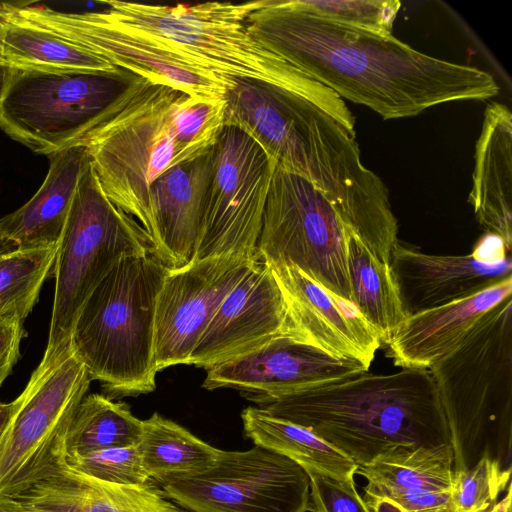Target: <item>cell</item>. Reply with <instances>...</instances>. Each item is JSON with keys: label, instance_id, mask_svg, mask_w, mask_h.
I'll return each instance as SVG.
<instances>
[{"label": "cell", "instance_id": "cell-39", "mask_svg": "<svg viewBox=\"0 0 512 512\" xmlns=\"http://www.w3.org/2000/svg\"><path fill=\"white\" fill-rule=\"evenodd\" d=\"M14 402H0V436L11 416V413L13 411Z\"/></svg>", "mask_w": 512, "mask_h": 512}, {"label": "cell", "instance_id": "cell-37", "mask_svg": "<svg viewBox=\"0 0 512 512\" xmlns=\"http://www.w3.org/2000/svg\"><path fill=\"white\" fill-rule=\"evenodd\" d=\"M12 12V2H0V98L10 72V66L7 64L3 54V35L5 25L8 22Z\"/></svg>", "mask_w": 512, "mask_h": 512}, {"label": "cell", "instance_id": "cell-12", "mask_svg": "<svg viewBox=\"0 0 512 512\" xmlns=\"http://www.w3.org/2000/svg\"><path fill=\"white\" fill-rule=\"evenodd\" d=\"M212 170L191 262L254 258L277 162L245 130L224 125L211 148Z\"/></svg>", "mask_w": 512, "mask_h": 512}, {"label": "cell", "instance_id": "cell-7", "mask_svg": "<svg viewBox=\"0 0 512 512\" xmlns=\"http://www.w3.org/2000/svg\"><path fill=\"white\" fill-rule=\"evenodd\" d=\"M168 269L153 251L124 258L75 321L70 349L111 395L137 396L156 387L155 308Z\"/></svg>", "mask_w": 512, "mask_h": 512}, {"label": "cell", "instance_id": "cell-1", "mask_svg": "<svg viewBox=\"0 0 512 512\" xmlns=\"http://www.w3.org/2000/svg\"><path fill=\"white\" fill-rule=\"evenodd\" d=\"M246 23L255 38L340 98L364 105L384 120L499 93L495 78L484 70L424 54L393 34L383 36L321 20L292 0H265Z\"/></svg>", "mask_w": 512, "mask_h": 512}, {"label": "cell", "instance_id": "cell-13", "mask_svg": "<svg viewBox=\"0 0 512 512\" xmlns=\"http://www.w3.org/2000/svg\"><path fill=\"white\" fill-rule=\"evenodd\" d=\"M161 487L169 499L192 512H308L310 505L305 470L259 445L221 450L205 471Z\"/></svg>", "mask_w": 512, "mask_h": 512}, {"label": "cell", "instance_id": "cell-32", "mask_svg": "<svg viewBox=\"0 0 512 512\" xmlns=\"http://www.w3.org/2000/svg\"><path fill=\"white\" fill-rule=\"evenodd\" d=\"M302 11L321 20L378 35H392L401 7L398 0H292Z\"/></svg>", "mask_w": 512, "mask_h": 512}, {"label": "cell", "instance_id": "cell-5", "mask_svg": "<svg viewBox=\"0 0 512 512\" xmlns=\"http://www.w3.org/2000/svg\"><path fill=\"white\" fill-rule=\"evenodd\" d=\"M265 0L152 5L104 1L105 15L184 61L229 84L258 81L301 95L350 131L355 117L344 100L271 45L255 38L248 16Z\"/></svg>", "mask_w": 512, "mask_h": 512}, {"label": "cell", "instance_id": "cell-10", "mask_svg": "<svg viewBox=\"0 0 512 512\" xmlns=\"http://www.w3.org/2000/svg\"><path fill=\"white\" fill-rule=\"evenodd\" d=\"M91 377L68 351L41 359L0 436V495L11 496L65 460V438Z\"/></svg>", "mask_w": 512, "mask_h": 512}, {"label": "cell", "instance_id": "cell-16", "mask_svg": "<svg viewBox=\"0 0 512 512\" xmlns=\"http://www.w3.org/2000/svg\"><path fill=\"white\" fill-rule=\"evenodd\" d=\"M367 371L357 361L334 357L286 334L207 369L203 387L235 389L262 406L280 397Z\"/></svg>", "mask_w": 512, "mask_h": 512}, {"label": "cell", "instance_id": "cell-24", "mask_svg": "<svg viewBox=\"0 0 512 512\" xmlns=\"http://www.w3.org/2000/svg\"><path fill=\"white\" fill-rule=\"evenodd\" d=\"M47 175L24 205L0 218L2 247L34 250L57 247L79 179L90 163L84 145L48 156Z\"/></svg>", "mask_w": 512, "mask_h": 512}, {"label": "cell", "instance_id": "cell-8", "mask_svg": "<svg viewBox=\"0 0 512 512\" xmlns=\"http://www.w3.org/2000/svg\"><path fill=\"white\" fill-rule=\"evenodd\" d=\"M151 251L144 229L107 198L90 162L77 184L57 247L53 307L42 359L53 360L70 351L81 308L121 260Z\"/></svg>", "mask_w": 512, "mask_h": 512}, {"label": "cell", "instance_id": "cell-2", "mask_svg": "<svg viewBox=\"0 0 512 512\" xmlns=\"http://www.w3.org/2000/svg\"><path fill=\"white\" fill-rule=\"evenodd\" d=\"M224 125L245 130L284 169L331 204L345 227L381 261L398 242V223L381 178L364 166L355 132L311 100L236 79L225 95Z\"/></svg>", "mask_w": 512, "mask_h": 512}, {"label": "cell", "instance_id": "cell-3", "mask_svg": "<svg viewBox=\"0 0 512 512\" xmlns=\"http://www.w3.org/2000/svg\"><path fill=\"white\" fill-rule=\"evenodd\" d=\"M225 106V99L196 98L136 75L81 144L104 194L148 237L151 185L212 148L224 126Z\"/></svg>", "mask_w": 512, "mask_h": 512}, {"label": "cell", "instance_id": "cell-26", "mask_svg": "<svg viewBox=\"0 0 512 512\" xmlns=\"http://www.w3.org/2000/svg\"><path fill=\"white\" fill-rule=\"evenodd\" d=\"M244 433L259 445L279 453L307 471L339 479L354 478L357 465L348 456L311 430L276 417L261 407H247L241 413Z\"/></svg>", "mask_w": 512, "mask_h": 512}, {"label": "cell", "instance_id": "cell-9", "mask_svg": "<svg viewBox=\"0 0 512 512\" xmlns=\"http://www.w3.org/2000/svg\"><path fill=\"white\" fill-rule=\"evenodd\" d=\"M136 75L10 67L0 98V129L35 153L81 145Z\"/></svg>", "mask_w": 512, "mask_h": 512}, {"label": "cell", "instance_id": "cell-41", "mask_svg": "<svg viewBox=\"0 0 512 512\" xmlns=\"http://www.w3.org/2000/svg\"><path fill=\"white\" fill-rule=\"evenodd\" d=\"M3 241H2V238H1V235H0V246L2 245Z\"/></svg>", "mask_w": 512, "mask_h": 512}, {"label": "cell", "instance_id": "cell-6", "mask_svg": "<svg viewBox=\"0 0 512 512\" xmlns=\"http://www.w3.org/2000/svg\"><path fill=\"white\" fill-rule=\"evenodd\" d=\"M428 370L447 421L453 470L484 456L512 468V297Z\"/></svg>", "mask_w": 512, "mask_h": 512}, {"label": "cell", "instance_id": "cell-11", "mask_svg": "<svg viewBox=\"0 0 512 512\" xmlns=\"http://www.w3.org/2000/svg\"><path fill=\"white\" fill-rule=\"evenodd\" d=\"M346 237L347 228L326 197L276 164L257 243L259 256L268 265H293L352 302Z\"/></svg>", "mask_w": 512, "mask_h": 512}, {"label": "cell", "instance_id": "cell-22", "mask_svg": "<svg viewBox=\"0 0 512 512\" xmlns=\"http://www.w3.org/2000/svg\"><path fill=\"white\" fill-rule=\"evenodd\" d=\"M211 170L210 149L199 158L166 171L149 189L152 251L170 269L192 260Z\"/></svg>", "mask_w": 512, "mask_h": 512}, {"label": "cell", "instance_id": "cell-34", "mask_svg": "<svg viewBox=\"0 0 512 512\" xmlns=\"http://www.w3.org/2000/svg\"><path fill=\"white\" fill-rule=\"evenodd\" d=\"M65 461L71 469L108 483L144 485L152 482L143 467L137 444L66 456Z\"/></svg>", "mask_w": 512, "mask_h": 512}, {"label": "cell", "instance_id": "cell-18", "mask_svg": "<svg viewBox=\"0 0 512 512\" xmlns=\"http://www.w3.org/2000/svg\"><path fill=\"white\" fill-rule=\"evenodd\" d=\"M286 334L296 336L286 302L271 267L259 256L220 304L189 365L207 370Z\"/></svg>", "mask_w": 512, "mask_h": 512}, {"label": "cell", "instance_id": "cell-38", "mask_svg": "<svg viewBox=\"0 0 512 512\" xmlns=\"http://www.w3.org/2000/svg\"><path fill=\"white\" fill-rule=\"evenodd\" d=\"M510 486L507 491L504 493V496L499 499L495 504H493L488 510L485 512H512V493Z\"/></svg>", "mask_w": 512, "mask_h": 512}, {"label": "cell", "instance_id": "cell-35", "mask_svg": "<svg viewBox=\"0 0 512 512\" xmlns=\"http://www.w3.org/2000/svg\"><path fill=\"white\" fill-rule=\"evenodd\" d=\"M310 486L309 512H371L358 493L354 478L339 479L306 472Z\"/></svg>", "mask_w": 512, "mask_h": 512}, {"label": "cell", "instance_id": "cell-25", "mask_svg": "<svg viewBox=\"0 0 512 512\" xmlns=\"http://www.w3.org/2000/svg\"><path fill=\"white\" fill-rule=\"evenodd\" d=\"M469 202L485 233L512 246V114L500 103L489 104L475 145Z\"/></svg>", "mask_w": 512, "mask_h": 512}, {"label": "cell", "instance_id": "cell-31", "mask_svg": "<svg viewBox=\"0 0 512 512\" xmlns=\"http://www.w3.org/2000/svg\"><path fill=\"white\" fill-rule=\"evenodd\" d=\"M57 247L34 250L0 247V316L27 318L44 282L52 275Z\"/></svg>", "mask_w": 512, "mask_h": 512}, {"label": "cell", "instance_id": "cell-14", "mask_svg": "<svg viewBox=\"0 0 512 512\" xmlns=\"http://www.w3.org/2000/svg\"><path fill=\"white\" fill-rule=\"evenodd\" d=\"M11 17L49 30L116 67L196 98L225 99L226 92L235 85L163 50L117 24L102 10L67 12L40 2H13Z\"/></svg>", "mask_w": 512, "mask_h": 512}, {"label": "cell", "instance_id": "cell-17", "mask_svg": "<svg viewBox=\"0 0 512 512\" xmlns=\"http://www.w3.org/2000/svg\"><path fill=\"white\" fill-rule=\"evenodd\" d=\"M389 266L406 317L461 300L512 277L510 251L497 235L485 233L472 253L442 256L399 242Z\"/></svg>", "mask_w": 512, "mask_h": 512}, {"label": "cell", "instance_id": "cell-28", "mask_svg": "<svg viewBox=\"0 0 512 512\" xmlns=\"http://www.w3.org/2000/svg\"><path fill=\"white\" fill-rule=\"evenodd\" d=\"M142 423L137 445L143 467L150 479L161 486L205 471L222 450L157 412Z\"/></svg>", "mask_w": 512, "mask_h": 512}, {"label": "cell", "instance_id": "cell-36", "mask_svg": "<svg viewBox=\"0 0 512 512\" xmlns=\"http://www.w3.org/2000/svg\"><path fill=\"white\" fill-rule=\"evenodd\" d=\"M24 336V320L0 316V387L20 357V344Z\"/></svg>", "mask_w": 512, "mask_h": 512}, {"label": "cell", "instance_id": "cell-15", "mask_svg": "<svg viewBox=\"0 0 512 512\" xmlns=\"http://www.w3.org/2000/svg\"><path fill=\"white\" fill-rule=\"evenodd\" d=\"M254 258H208L168 269L154 320V365L159 372L189 365L191 354L220 304L250 270Z\"/></svg>", "mask_w": 512, "mask_h": 512}, {"label": "cell", "instance_id": "cell-27", "mask_svg": "<svg viewBox=\"0 0 512 512\" xmlns=\"http://www.w3.org/2000/svg\"><path fill=\"white\" fill-rule=\"evenodd\" d=\"M346 251L352 302L387 344L406 318L390 266L349 229Z\"/></svg>", "mask_w": 512, "mask_h": 512}, {"label": "cell", "instance_id": "cell-23", "mask_svg": "<svg viewBox=\"0 0 512 512\" xmlns=\"http://www.w3.org/2000/svg\"><path fill=\"white\" fill-rule=\"evenodd\" d=\"M511 296L512 277L461 300L408 316L387 343V355L402 369L428 370Z\"/></svg>", "mask_w": 512, "mask_h": 512}, {"label": "cell", "instance_id": "cell-33", "mask_svg": "<svg viewBox=\"0 0 512 512\" xmlns=\"http://www.w3.org/2000/svg\"><path fill=\"white\" fill-rule=\"evenodd\" d=\"M512 468L484 456L475 465L453 470L452 512H485L511 486Z\"/></svg>", "mask_w": 512, "mask_h": 512}, {"label": "cell", "instance_id": "cell-30", "mask_svg": "<svg viewBox=\"0 0 512 512\" xmlns=\"http://www.w3.org/2000/svg\"><path fill=\"white\" fill-rule=\"evenodd\" d=\"M142 420L129 406L100 395H86L79 403L65 438L66 456L138 444Z\"/></svg>", "mask_w": 512, "mask_h": 512}, {"label": "cell", "instance_id": "cell-4", "mask_svg": "<svg viewBox=\"0 0 512 512\" xmlns=\"http://www.w3.org/2000/svg\"><path fill=\"white\" fill-rule=\"evenodd\" d=\"M259 407L311 430L357 466L398 446L450 443L438 391L426 369L363 372Z\"/></svg>", "mask_w": 512, "mask_h": 512}, {"label": "cell", "instance_id": "cell-19", "mask_svg": "<svg viewBox=\"0 0 512 512\" xmlns=\"http://www.w3.org/2000/svg\"><path fill=\"white\" fill-rule=\"evenodd\" d=\"M282 291L295 335L309 344L369 369L381 345L358 308L293 265H269Z\"/></svg>", "mask_w": 512, "mask_h": 512}, {"label": "cell", "instance_id": "cell-20", "mask_svg": "<svg viewBox=\"0 0 512 512\" xmlns=\"http://www.w3.org/2000/svg\"><path fill=\"white\" fill-rule=\"evenodd\" d=\"M453 461L450 443L398 446L356 474L367 481L362 497L371 512H452Z\"/></svg>", "mask_w": 512, "mask_h": 512}, {"label": "cell", "instance_id": "cell-29", "mask_svg": "<svg viewBox=\"0 0 512 512\" xmlns=\"http://www.w3.org/2000/svg\"><path fill=\"white\" fill-rule=\"evenodd\" d=\"M3 54L10 67L98 72L119 68L49 30L11 16L4 28Z\"/></svg>", "mask_w": 512, "mask_h": 512}, {"label": "cell", "instance_id": "cell-21", "mask_svg": "<svg viewBox=\"0 0 512 512\" xmlns=\"http://www.w3.org/2000/svg\"><path fill=\"white\" fill-rule=\"evenodd\" d=\"M10 497L23 512H185L153 481L108 483L71 469L65 460Z\"/></svg>", "mask_w": 512, "mask_h": 512}, {"label": "cell", "instance_id": "cell-40", "mask_svg": "<svg viewBox=\"0 0 512 512\" xmlns=\"http://www.w3.org/2000/svg\"><path fill=\"white\" fill-rule=\"evenodd\" d=\"M0 512H23L16 501L6 495H0Z\"/></svg>", "mask_w": 512, "mask_h": 512}]
</instances>
